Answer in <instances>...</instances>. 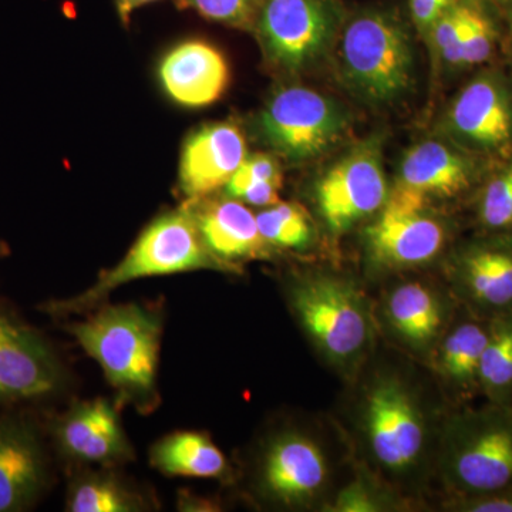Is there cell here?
Returning <instances> with one entry per match:
<instances>
[{"mask_svg":"<svg viewBox=\"0 0 512 512\" xmlns=\"http://www.w3.org/2000/svg\"><path fill=\"white\" fill-rule=\"evenodd\" d=\"M282 183H274V181H259V183H248L237 185V187L225 188V195L244 202L254 207H271V205L279 202V190Z\"/></svg>","mask_w":512,"mask_h":512,"instance_id":"cell-34","label":"cell"},{"mask_svg":"<svg viewBox=\"0 0 512 512\" xmlns=\"http://www.w3.org/2000/svg\"><path fill=\"white\" fill-rule=\"evenodd\" d=\"M46 480L45 454L33 427L19 419L0 420V512L25 510Z\"/></svg>","mask_w":512,"mask_h":512,"instance_id":"cell-20","label":"cell"},{"mask_svg":"<svg viewBox=\"0 0 512 512\" xmlns=\"http://www.w3.org/2000/svg\"><path fill=\"white\" fill-rule=\"evenodd\" d=\"M52 430L59 450L73 461L111 467L134 457L119 413L106 399L74 404Z\"/></svg>","mask_w":512,"mask_h":512,"instance_id":"cell-16","label":"cell"},{"mask_svg":"<svg viewBox=\"0 0 512 512\" xmlns=\"http://www.w3.org/2000/svg\"><path fill=\"white\" fill-rule=\"evenodd\" d=\"M151 466L171 477L224 478L229 464L220 447L204 433L177 431L151 448Z\"/></svg>","mask_w":512,"mask_h":512,"instance_id":"cell-21","label":"cell"},{"mask_svg":"<svg viewBox=\"0 0 512 512\" xmlns=\"http://www.w3.org/2000/svg\"><path fill=\"white\" fill-rule=\"evenodd\" d=\"M447 507L460 512H512V487L494 493L454 497Z\"/></svg>","mask_w":512,"mask_h":512,"instance_id":"cell-33","label":"cell"},{"mask_svg":"<svg viewBox=\"0 0 512 512\" xmlns=\"http://www.w3.org/2000/svg\"><path fill=\"white\" fill-rule=\"evenodd\" d=\"M444 480L456 497L512 487V404L457 414L444 431Z\"/></svg>","mask_w":512,"mask_h":512,"instance_id":"cell-4","label":"cell"},{"mask_svg":"<svg viewBox=\"0 0 512 512\" xmlns=\"http://www.w3.org/2000/svg\"><path fill=\"white\" fill-rule=\"evenodd\" d=\"M256 128L275 156L306 163L325 156L348 136L350 116L338 100L318 90L284 86L266 101Z\"/></svg>","mask_w":512,"mask_h":512,"instance_id":"cell-6","label":"cell"},{"mask_svg":"<svg viewBox=\"0 0 512 512\" xmlns=\"http://www.w3.org/2000/svg\"><path fill=\"white\" fill-rule=\"evenodd\" d=\"M367 443L380 466L406 473L419 463L426 444V424L412 394L396 379L370 387L365 400Z\"/></svg>","mask_w":512,"mask_h":512,"instance_id":"cell-11","label":"cell"},{"mask_svg":"<svg viewBox=\"0 0 512 512\" xmlns=\"http://www.w3.org/2000/svg\"><path fill=\"white\" fill-rule=\"evenodd\" d=\"M386 313L396 335L416 348L439 338L446 319L440 296L420 282L397 286L390 293Z\"/></svg>","mask_w":512,"mask_h":512,"instance_id":"cell-22","label":"cell"},{"mask_svg":"<svg viewBox=\"0 0 512 512\" xmlns=\"http://www.w3.org/2000/svg\"><path fill=\"white\" fill-rule=\"evenodd\" d=\"M259 181H274L282 183V170L278 158L272 154L256 153L248 154L244 163L238 168L237 173L232 175L227 187L248 183H259Z\"/></svg>","mask_w":512,"mask_h":512,"instance_id":"cell-31","label":"cell"},{"mask_svg":"<svg viewBox=\"0 0 512 512\" xmlns=\"http://www.w3.org/2000/svg\"><path fill=\"white\" fill-rule=\"evenodd\" d=\"M348 13L342 0H262L252 33L272 70L296 76L329 55Z\"/></svg>","mask_w":512,"mask_h":512,"instance_id":"cell-5","label":"cell"},{"mask_svg":"<svg viewBox=\"0 0 512 512\" xmlns=\"http://www.w3.org/2000/svg\"><path fill=\"white\" fill-rule=\"evenodd\" d=\"M511 76H512V74H511Z\"/></svg>","mask_w":512,"mask_h":512,"instance_id":"cell-40","label":"cell"},{"mask_svg":"<svg viewBox=\"0 0 512 512\" xmlns=\"http://www.w3.org/2000/svg\"><path fill=\"white\" fill-rule=\"evenodd\" d=\"M491 163L446 137L421 141L404 154L399 184L427 198L457 200L480 188Z\"/></svg>","mask_w":512,"mask_h":512,"instance_id":"cell-14","label":"cell"},{"mask_svg":"<svg viewBox=\"0 0 512 512\" xmlns=\"http://www.w3.org/2000/svg\"><path fill=\"white\" fill-rule=\"evenodd\" d=\"M247 156V138L238 124H205L184 141L178 187L187 200L208 197L228 184Z\"/></svg>","mask_w":512,"mask_h":512,"instance_id":"cell-15","label":"cell"},{"mask_svg":"<svg viewBox=\"0 0 512 512\" xmlns=\"http://www.w3.org/2000/svg\"><path fill=\"white\" fill-rule=\"evenodd\" d=\"M484 2H487L488 5L493 6V8L497 9L498 12H500V15L503 16V12L505 8H507L508 3H510V0H484Z\"/></svg>","mask_w":512,"mask_h":512,"instance_id":"cell-38","label":"cell"},{"mask_svg":"<svg viewBox=\"0 0 512 512\" xmlns=\"http://www.w3.org/2000/svg\"><path fill=\"white\" fill-rule=\"evenodd\" d=\"M261 3L262 0H175L180 9L194 10L210 22L251 33Z\"/></svg>","mask_w":512,"mask_h":512,"instance_id":"cell-29","label":"cell"},{"mask_svg":"<svg viewBox=\"0 0 512 512\" xmlns=\"http://www.w3.org/2000/svg\"><path fill=\"white\" fill-rule=\"evenodd\" d=\"M503 22L505 23L503 46L512 66V0H510V3H508L507 8L503 12Z\"/></svg>","mask_w":512,"mask_h":512,"instance_id":"cell-37","label":"cell"},{"mask_svg":"<svg viewBox=\"0 0 512 512\" xmlns=\"http://www.w3.org/2000/svg\"><path fill=\"white\" fill-rule=\"evenodd\" d=\"M6 254H8V248H6V245L3 244V242H0V258Z\"/></svg>","mask_w":512,"mask_h":512,"instance_id":"cell-39","label":"cell"},{"mask_svg":"<svg viewBox=\"0 0 512 512\" xmlns=\"http://www.w3.org/2000/svg\"><path fill=\"white\" fill-rule=\"evenodd\" d=\"M490 333V319L473 318L458 323L441 343L437 367L454 389L463 393L480 390V366Z\"/></svg>","mask_w":512,"mask_h":512,"instance_id":"cell-23","label":"cell"},{"mask_svg":"<svg viewBox=\"0 0 512 512\" xmlns=\"http://www.w3.org/2000/svg\"><path fill=\"white\" fill-rule=\"evenodd\" d=\"M289 302L306 335L333 365H355L365 353L369 312L348 281L329 275L299 279L289 289Z\"/></svg>","mask_w":512,"mask_h":512,"instance_id":"cell-7","label":"cell"},{"mask_svg":"<svg viewBox=\"0 0 512 512\" xmlns=\"http://www.w3.org/2000/svg\"><path fill=\"white\" fill-rule=\"evenodd\" d=\"M184 207L197 225L205 248L222 268H234L271 254V245L259 232L256 214L244 202L208 195L187 200Z\"/></svg>","mask_w":512,"mask_h":512,"instance_id":"cell-17","label":"cell"},{"mask_svg":"<svg viewBox=\"0 0 512 512\" xmlns=\"http://www.w3.org/2000/svg\"><path fill=\"white\" fill-rule=\"evenodd\" d=\"M158 76L164 92L180 106L207 107L228 89L229 64L218 47L205 40H185L161 60Z\"/></svg>","mask_w":512,"mask_h":512,"instance_id":"cell-19","label":"cell"},{"mask_svg":"<svg viewBox=\"0 0 512 512\" xmlns=\"http://www.w3.org/2000/svg\"><path fill=\"white\" fill-rule=\"evenodd\" d=\"M464 6L463 0H456L430 29L429 37L443 64L451 69L461 66V43H463Z\"/></svg>","mask_w":512,"mask_h":512,"instance_id":"cell-30","label":"cell"},{"mask_svg":"<svg viewBox=\"0 0 512 512\" xmlns=\"http://www.w3.org/2000/svg\"><path fill=\"white\" fill-rule=\"evenodd\" d=\"M407 3L413 28L426 37L434 23L456 0H407Z\"/></svg>","mask_w":512,"mask_h":512,"instance_id":"cell-35","label":"cell"},{"mask_svg":"<svg viewBox=\"0 0 512 512\" xmlns=\"http://www.w3.org/2000/svg\"><path fill=\"white\" fill-rule=\"evenodd\" d=\"M328 473V460L315 440L299 431H284L265 447L258 484L272 503L295 508L318 497Z\"/></svg>","mask_w":512,"mask_h":512,"instance_id":"cell-12","label":"cell"},{"mask_svg":"<svg viewBox=\"0 0 512 512\" xmlns=\"http://www.w3.org/2000/svg\"><path fill=\"white\" fill-rule=\"evenodd\" d=\"M480 392L490 403L512 404V311L490 319L481 357Z\"/></svg>","mask_w":512,"mask_h":512,"instance_id":"cell-25","label":"cell"},{"mask_svg":"<svg viewBox=\"0 0 512 512\" xmlns=\"http://www.w3.org/2000/svg\"><path fill=\"white\" fill-rule=\"evenodd\" d=\"M147 508L143 495L107 471L82 474L67 491L66 510L70 512H138Z\"/></svg>","mask_w":512,"mask_h":512,"instance_id":"cell-24","label":"cell"},{"mask_svg":"<svg viewBox=\"0 0 512 512\" xmlns=\"http://www.w3.org/2000/svg\"><path fill=\"white\" fill-rule=\"evenodd\" d=\"M62 380V367L46 340L0 312V403L45 397Z\"/></svg>","mask_w":512,"mask_h":512,"instance_id":"cell-13","label":"cell"},{"mask_svg":"<svg viewBox=\"0 0 512 512\" xmlns=\"http://www.w3.org/2000/svg\"><path fill=\"white\" fill-rule=\"evenodd\" d=\"M420 192L397 184L376 220L366 229V248L375 264L407 269L429 264L446 248L448 229L427 210Z\"/></svg>","mask_w":512,"mask_h":512,"instance_id":"cell-9","label":"cell"},{"mask_svg":"<svg viewBox=\"0 0 512 512\" xmlns=\"http://www.w3.org/2000/svg\"><path fill=\"white\" fill-rule=\"evenodd\" d=\"M454 278L463 298L484 318L512 311V234L470 242L457 255Z\"/></svg>","mask_w":512,"mask_h":512,"instance_id":"cell-18","label":"cell"},{"mask_svg":"<svg viewBox=\"0 0 512 512\" xmlns=\"http://www.w3.org/2000/svg\"><path fill=\"white\" fill-rule=\"evenodd\" d=\"M476 217L485 235L512 234V160L491 170L478 188Z\"/></svg>","mask_w":512,"mask_h":512,"instance_id":"cell-27","label":"cell"},{"mask_svg":"<svg viewBox=\"0 0 512 512\" xmlns=\"http://www.w3.org/2000/svg\"><path fill=\"white\" fill-rule=\"evenodd\" d=\"M463 6L461 66L463 69L490 66L503 45L504 33L500 28L503 16L484 0H463Z\"/></svg>","mask_w":512,"mask_h":512,"instance_id":"cell-26","label":"cell"},{"mask_svg":"<svg viewBox=\"0 0 512 512\" xmlns=\"http://www.w3.org/2000/svg\"><path fill=\"white\" fill-rule=\"evenodd\" d=\"M153 2H157V0H114V5H116L117 15H119L121 23L127 26L136 10Z\"/></svg>","mask_w":512,"mask_h":512,"instance_id":"cell-36","label":"cell"},{"mask_svg":"<svg viewBox=\"0 0 512 512\" xmlns=\"http://www.w3.org/2000/svg\"><path fill=\"white\" fill-rule=\"evenodd\" d=\"M443 136L488 161L512 156V76L501 67H481L448 103Z\"/></svg>","mask_w":512,"mask_h":512,"instance_id":"cell-8","label":"cell"},{"mask_svg":"<svg viewBox=\"0 0 512 512\" xmlns=\"http://www.w3.org/2000/svg\"><path fill=\"white\" fill-rule=\"evenodd\" d=\"M82 322L70 323L74 336L87 355L103 369L107 382L124 404L140 412L156 409L157 370L163 335L161 313L138 305H103Z\"/></svg>","mask_w":512,"mask_h":512,"instance_id":"cell-1","label":"cell"},{"mask_svg":"<svg viewBox=\"0 0 512 512\" xmlns=\"http://www.w3.org/2000/svg\"><path fill=\"white\" fill-rule=\"evenodd\" d=\"M200 269L224 268L205 248L197 225L183 205L151 221L119 264L101 272L87 291L67 301L47 302L43 311L53 316L90 312L128 282Z\"/></svg>","mask_w":512,"mask_h":512,"instance_id":"cell-3","label":"cell"},{"mask_svg":"<svg viewBox=\"0 0 512 512\" xmlns=\"http://www.w3.org/2000/svg\"><path fill=\"white\" fill-rule=\"evenodd\" d=\"M333 52L343 86L369 106H390L412 89V35L394 8L366 6L349 12Z\"/></svg>","mask_w":512,"mask_h":512,"instance_id":"cell-2","label":"cell"},{"mask_svg":"<svg viewBox=\"0 0 512 512\" xmlns=\"http://www.w3.org/2000/svg\"><path fill=\"white\" fill-rule=\"evenodd\" d=\"M382 498L363 481H355L340 491L332 511L375 512L383 510Z\"/></svg>","mask_w":512,"mask_h":512,"instance_id":"cell-32","label":"cell"},{"mask_svg":"<svg viewBox=\"0 0 512 512\" xmlns=\"http://www.w3.org/2000/svg\"><path fill=\"white\" fill-rule=\"evenodd\" d=\"M259 232L271 247L303 249L312 242L308 212L296 202H276L256 214Z\"/></svg>","mask_w":512,"mask_h":512,"instance_id":"cell-28","label":"cell"},{"mask_svg":"<svg viewBox=\"0 0 512 512\" xmlns=\"http://www.w3.org/2000/svg\"><path fill=\"white\" fill-rule=\"evenodd\" d=\"M382 140L366 138L330 165L316 184L315 198L326 227L343 234L373 217L390 190L383 167Z\"/></svg>","mask_w":512,"mask_h":512,"instance_id":"cell-10","label":"cell"}]
</instances>
